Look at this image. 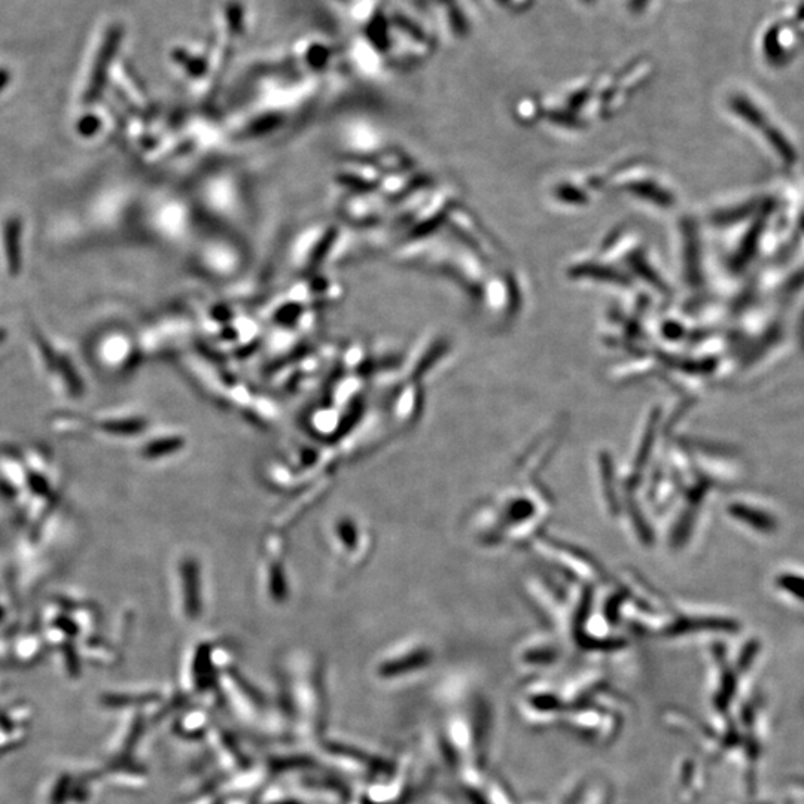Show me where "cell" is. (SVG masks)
<instances>
[{"instance_id": "cell-2", "label": "cell", "mask_w": 804, "mask_h": 804, "mask_svg": "<svg viewBox=\"0 0 804 804\" xmlns=\"http://www.w3.org/2000/svg\"><path fill=\"white\" fill-rule=\"evenodd\" d=\"M770 589L787 607L804 612V565L787 563L778 567L771 575Z\"/></svg>"}, {"instance_id": "cell-1", "label": "cell", "mask_w": 804, "mask_h": 804, "mask_svg": "<svg viewBox=\"0 0 804 804\" xmlns=\"http://www.w3.org/2000/svg\"><path fill=\"white\" fill-rule=\"evenodd\" d=\"M730 514L752 535L774 538L782 529V518L775 503L767 498L750 496L731 502Z\"/></svg>"}]
</instances>
